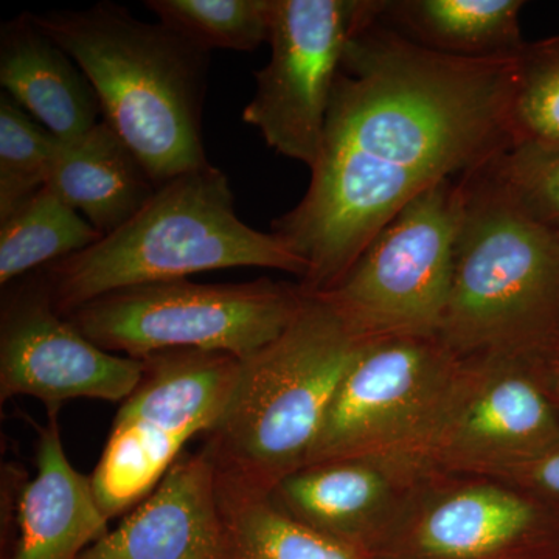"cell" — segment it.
Returning <instances> with one entry per match:
<instances>
[{
    "mask_svg": "<svg viewBox=\"0 0 559 559\" xmlns=\"http://www.w3.org/2000/svg\"><path fill=\"white\" fill-rule=\"evenodd\" d=\"M380 9L348 40L307 193L271 224L307 263L299 283L311 296L333 289L419 194L514 145L520 55L436 53L385 25Z\"/></svg>",
    "mask_w": 559,
    "mask_h": 559,
    "instance_id": "6da1fadb",
    "label": "cell"
},
{
    "mask_svg": "<svg viewBox=\"0 0 559 559\" xmlns=\"http://www.w3.org/2000/svg\"><path fill=\"white\" fill-rule=\"evenodd\" d=\"M32 16L79 62L103 120L157 187L209 164L201 134L209 51L110 2Z\"/></svg>",
    "mask_w": 559,
    "mask_h": 559,
    "instance_id": "7a4b0ae2",
    "label": "cell"
},
{
    "mask_svg": "<svg viewBox=\"0 0 559 559\" xmlns=\"http://www.w3.org/2000/svg\"><path fill=\"white\" fill-rule=\"evenodd\" d=\"M234 267H267L299 280L308 271L277 235L238 218L229 178L205 164L157 187L119 230L40 274L55 308L68 316L114 290Z\"/></svg>",
    "mask_w": 559,
    "mask_h": 559,
    "instance_id": "3957f363",
    "label": "cell"
},
{
    "mask_svg": "<svg viewBox=\"0 0 559 559\" xmlns=\"http://www.w3.org/2000/svg\"><path fill=\"white\" fill-rule=\"evenodd\" d=\"M559 245L488 167L465 176V204L441 342L459 359L557 358Z\"/></svg>",
    "mask_w": 559,
    "mask_h": 559,
    "instance_id": "277c9868",
    "label": "cell"
},
{
    "mask_svg": "<svg viewBox=\"0 0 559 559\" xmlns=\"http://www.w3.org/2000/svg\"><path fill=\"white\" fill-rule=\"evenodd\" d=\"M364 342L329 301L308 294L277 340L241 359L226 414L209 433L219 476L271 492L301 468Z\"/></svg>",
    "mask_w": 559,
    "mask_h": 559,
    "instance_id": "5b68a950",
    "label": "cell"
},
{
    "mask_svg": "<svg viewBox=\"0 0 559 559\" xmlns=\"http://www.w3.org/2000/svg\"><path fill=\"white\" fill-rule=\"evenodd\" d=\"M300 283H150L105 294L69 312L95 345L145 359L175 349L249 358L277 340L307 301Z\"/></svg>",
    "mask_w": 559,
    "mask_h": 559,
    "instance_id": "8992f818",
    "label": "cell"
},
{
    "mask_svg": "<svg viewBox=\"0 0 559 559\" xmlns=\"http://www.w3.org/2000/svg\"><path fill=\"white\" fill-rule=\"evenodd\" d=\"M143 360L142 378L121 403L91 481L108 520L148 498L183 447L210 433L226 414L241 359L175 349Z\"/></svg>",
    "mask_w": 559,
    "mask_h": 559,
    "instance_id": "52a82bcc",
    "label": "cell"
},
{
    "mask_svg": "<svg viewBox=\"0 0 559 559\" xmlns=\"http://www.w3.org/2000/svg\"><path fill=\"white\" fill-rule=\"evenodd\" d=\"M463 204L465 178L426 190L369 242L333 289L318 296L362 341L439 336Z\"/></svg>",
    "mask_w": 559,
    "mask_h": 559,
    "instance_id": "ba28073f",
    "label": "cell"
},
{
    "mask_svg": "<svg viewBox=\"0 0 559 559\" xmlns=\"http://www.w3.org/2000/svg\"><path fill=\"white\" fill-rule=\"evenodd\" d=\"M547 359H462L403 466L409 479L465 473L495 479L559 440V415L539 384Z\"/></svg>",
    "mask_w": 559,
    "mask_h": 559,
    "instance_id": "9c48e42d",
    "label": "cell"
},
{
    "mask_svg": "<svg viewBox=\"0 0 559 559\" xmlns=\"http://www.w3.org/2000/svg\"><path fill=\"white\" fill-rule=\"evenodd\" d=\"M460 362L437 337L364 342L304 466L358 459L404 474Z\"/></svg>",
    "mask_w": 559,
    "mask_h": 559,
    "instance_id": "30bf717a",
    "label": "cell"
},
{
    "mask_svg": "<svg viewBox=\"0 0 559 559\" xmlns=\"http://www.w3.org/2000/svg\"><path fill=\"white\" fill-rule=\"evenodd\" d=\"M380 0H270L271 60L242 120L288 159L318 164L334 81L352 36Z\"/></svg>",
    "mask_w": 559,
    "mask_h": 559,
    "instance_id": "8fae6325",
    "label": "cell"
},
{
    "mask_svg": "<svg viewBox=\"0 0 559 559\" xmlns=\"http://www.w3.org/2000/svg\"><path fill=\"white\" fill-rule=\"evenodd\" d=\"M7 286L0 311V401L32 396L47 411L69 400L123 403L142 378L143 360L106 352L51 301L40 271Z\"/></svg>",
    "mask_w": 559,
    "mask_h": 559,
    "instance_id": "7c38bea8",
    "label": "cell"
},
{
    "mask_svg": "<svg viewBox=\"0 0 559 559\" xmlns=\"http://www.w3.org/2000/svg\"><path fill=\"white\" fill-rule=\"evenodd\" d=\"M79 559H230L207 444L183 452L156 489Z\"/></svg>",
    "mask_w": 559,
    "mask_h": 559,
    "instance_id": "4fadbf2b",
    "label": "cell"
},
{
    "mask_svg": "<svg viewBox=\"0 0 559 559\" xmlns=\"http://www.w3.org/2000/svg\"><path fill=\"white\" fill-rule=\"evenodd\" d=\"M417 484L371 460H333L294 471L271 496L294 520L360 551L364 540L403 513Z\"/></svg>",
    "mask_w": 559,
    "mask_h": 559,
    "instance_id": "5bb4252c",
    "label": "cell"
},
{
    "mask_svg": "<svg viewBox=\"0 0 559 559\" xmlns=\"http://www.w3.org/2000/svg\"><path fill=\"white\" fill-rule=\"evenodd\" d=\"M58 412L47 411L38 426V468L33 479L17 488L10 503V522L16 543L10 559H79L95 540L109 532L92 488L66 455Z\"/></svg>",
    "mask_w": 559,
    "mask_h": 559,
    "instance_id": "9a60e30c",
    "label": "cell"
},
{
    "mask_svg": "<svg viewBox=\"0 0 559 559\" xmlns=\"http://www.w3.org/2000/svg\"><path fill=\"white\" fill-rule=\"evenodd\" d=\"M0 84L40 127L60 140L98 123L100 102L79 62L24 13L0 31Z\"/></svg>",
    "mask_w": 559,
    "mask_h": 559,
    "instance_id": "2e32d148",
    "label": "cell"
},
{
    "mask_svg": "<svg viewBox=\"0 0 559 559\" xmlns=\"http://www.w3.org/2000/svg\"><path fill=\"white\" fill-rule=\"evenodd\" d=\"M417 485L412 540L428 559L489 557L525 538L539 522L535 500L502 481L459 485L421 499Z\"/></svg>",
    "mask_w": 559,
    "mask_h": 559,
    "instance_id": "e0dca14e",
    "label": "cell"
},
{
    "mask_svg": "<svg viewBox=\"0 0 559 559\" xmlns=\"http://www.w3.org/2000/svg\"><path fill=\"white\" fill-rule=\"evenodd\" d=\"M46 187L103 237L134 218L157 190L134 151L105 120L79 138L55 140Z\"/></svg>",
    "mask_w": 559,
    "mask_h": 559,
    "instance_id": "ac0fdd59",
    "label": "cell"
},
{
    "mask_svg": "<svg viewBox=\"0 0 559 559\" xmlns=\"http://www.w3.org/2000/svg\"><path fill=\"white\" fill-rule=\"evenodd\" d=\"M521 0H381L380 20L423 49L459 58H513L525 40Z\"/></svg>",
    "mask_w": 559,
    "mask_h": 559,
    "instance_id": "d6986e66",
    "label": "cell"
},
{
    "mask_svg": "<svg viewBox=\"0 0 559 559\" xmlns=\"http://www.w3.org/2000/svg\"><path fill=\"white\" fill-rule=\"evenodd\" d=\"M218 496L230 559H366L360 551L290 518L271 492L218 474Z\"/></svg>",
    "mask_w": 559,
    "mask_h": 559,
    "instance_id": "ffe728a7",
    "label": "cell"
},
{
    "mask_svg": "<svg viewBox=\"0 0 559 559\" xmlns=\"http://www.w3.org/2000/svg\"><path fill=\"white\" fill-rule=\"evenodd\" d=\"M102 238L90 221L44 187L0 221V285L5 288Z\"/></svg>",
    "mask_w": 559,
    "mask_h": 559,
    "instance_id": "44dd1931",
    "label": "cell"
},
{
    "mask_svg": "<svg viewBox=\"0 0 559 559\" xmlns=\"http://www.w3.org/2000/svg\"><path fill=\"white\" fill-rule=\"evenodd\" d=\"M162 25L201 50L259 49L270 38V0H148Z\"/></svg>",
    "mask_w": 559,
    "mask_h": 559,
    "instance_id": "7402d4cb",
    "label": "cell"
},
{
    "mask_svg": "<svg viewBox=\"0 0 559 559\" xmlns=\"http://www.w3.org/2000/svg\"><path fill=\"white\" fill-rule=\"evenodd\" d=\"M55 140L9 95H0V221L46 187Z\"/></svg>",
    "mask_w": 559,
    "mask_h": 559,
    "instance_id": "603a6c76",
    "label": "cell"
},
{
    "mask_svg": "<svg viewBox=\"0 0 559 559\" xmlns=\"http://www.w3.org/2000/svg\"><path fill=\"white\" fill-rule=\"evenodd\" d=\"M514 145L559 148V35L525 44L518 57Z\"/></svg>",
    "mask_w": 559,
    "mask_h": 559,
    "instance_id": "cb8c5ba5",
    "label": "cell"
},
{
    "mask_svg": "<svg viewBox=\"0 0 559 559\" xmlns=\"http://www.w3.org/2000/svg\"><path fill=\"white\" fill-rule=\"evenodd\" d=\"M507 194L559 245V148L513 145L489 164Z\"/></svg>",
    "mask_w": 559,
    "mask_h": 559,
    "instance_id": "d4e9b609",
    "label": "cell"
},
{
    "mask_svg": "<svg viewBox=\"0 0 559 559\" xmlns=\"http://www.w3.org/2000/svg\"><path fill=\"white\" fill-rule=\"evenodd\" d=\"M495 479L538 495L559 498V440L543 454L503 471Z\"/></svg>",
    "mask_w": 559,
    "mask_h": 559,
    "instance_id": "484cf974",
    "label": "cell"
},
{
    "mask_svg": "<svg viewBox=\"0 0 559 559\" xmlns=\"http://www.w3.org/2000/svg\"><path fill=\"white\" fill-rule=\"evenodd\" d=\"M547 380L551 381V388L555 393L559 396V359H550L549 373H547Z\"/></svg>",
    "mask_w": 559,
    "mask_h": 559,
    "instance_id": "4316f807",
    "label": "cell"
},
{
    "mask_svg": "<svg viewBox=\"0 0 559 559\" xmlns=\"http://www.w3.org/2000/svg\"><path fill=\"white\" fill-rule=\"evenodd\" d=\"M557 359H559V336H558V344H557Z\"/></svg>",
    "mask_w": 559,
    "mask_h": 559,
    "instance_id": "83f0119b",
    "label": "cell"
}]
</instances>
